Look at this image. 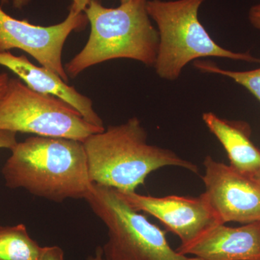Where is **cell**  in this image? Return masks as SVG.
<instances>
[{
    "label": "cell",
    "mask_w": 260,
    "mask_h": 260,
    "mask_svg": "<svg viewBox=\"0 0 260 260\" xmlns=\"http://www.w3.org/2000/svg\"><path fill=\"white\" fill-rule=\"evenodd\" d=\"M2 173L10 189L23 188L56 203L84 199L93 183L89 177L83 143L51 137H30L18 143Z\"/></svg>",
    "instance_id": "obj_1"
},
{
    "label": "cell",
    "mask_w": 260,
    "mask_h": 260,
    "mask_svg": "<svg viewBox=\"0 0 260 260\" xmlns=\"http://www.w3.org/2000/svg\"><path fill=\"white\" fill-rule=\"evenodd\" d=\"M90 181L120 191H135L150 173L177 167L198 174V168L169 149L148 143V134L138 118L109 126L83 142Z\"/></svg>",
    "instance_id": "obj_2"
},
{
    "label": "cell",
    "mask_w": 260,
    "mask_h": 260,
    "mask_svg": "<svg viewBox=\"0 0 260 260\" xmlns=\"http://www.w3.org/2000/svg\"><path fill=\"white\" fill-rule=\"evenodd\" d=\"M148 1L130 0L109 8L101 0H90L84 11L90 24V36L83 49L64 65L69 78L112 59H133L153 67L159 35L147 10Z\"/></svg>",
    "instance_id": "obj_3"
},
{
    "label": "cell",
    "mask_w": 260,
    "mask_h": 260,
    "mask_svg": "<svg viewBox=\"0 0 260 260\" xmlns=\"http://www.w3.org/2000/svg\"><path fill=\"white\" fill-rule=\"evenodd\" d=\"M205 0H148L147 10L157 25L159 46L153 68L162 79L174 81L191 61L219 57L260 63L249 53L224 49L212 39L198 18Z\"/></svg>",
    "instance_id": "obj_4"
},
{
    "label": "cell",
    "mask_w": 260,
    "mask_h": 260,
    "mask_svg": "<svg viewBox=\"0 0 260 260\" xmlns=\"http://www.w3.org/2000/svg\"><path fill=\"white\" fill-rule=\"evenodd\" d=\"M108 229L103 246L107 260H183L169 245L166 232L123 199L119 191L93 183L85 199Z\"/></svg>",
    "instance_id": "obj_5"
},
{
    "label": "cell",
    "mask_w": 260,
    "mask_h": 260,
    "mask_svg": "<svg viewBox=\"0 0 260 260\" xmlns=\"http://www.w3.org/2000/svg\"><path fill=\"white\" fill-rule=\"evenodd\" d=\"M0 130L83 142L105 128L90 124L59 98L35 91L12 78L0 99Z\"/></svg>",
    "instance_id": "obj_6"
},
{
    "label": "cell",
    "mask_w": 260,
    "mask_h": 260,
    "mask_svg": "<svg viewBox=\"0 0 260 260\" xmlns=\"http://www.w3.org/2000/svg\"><path fill=\"white\" fill-rule=\"evenodd\" d=\"M88 23L85 13L70 10L61 23L42 26L13 18L0 8V53L20 49L68 83L69 76L61 60L63 48L72 32L83 30Z\"/></svg>",
    "instance_id": "obj_7"
},
{
    "label": "cell",
    "mask_w": 260,
    "mask_h": 260,
    "mask_svg": "<svg viewBox=\"0 0 260 260\" xmlns=\"http://www.w3.org/2000/svg\"><path fill=\"white\" fill-rule=\"evenodd\" d=\"M203 164V194L220 223H260L259 183L210 155Z\"/></svg>",
    "instance_id": "obj_8"
},
{
    "label": "cell",
    "mask_w": 260,
    "mask_h": 260,
    "mask_svg": "<svg viewBox=\"0 0 260 260\" xmlns=\"http://www.w3.org/2000/svg\"><path fill=\"white\" fill-rule=\"evenodd\" d=\"M118 191L135 210L150 214L177 235L181 241L179 246L189 245L212 228L222 224L203 194L194 198L178 195L158 198L135 191Z\"/></svg>",
    "instance_id": "obj_9"
},
{
    "label": "cell",
    "mask_w": 260,
    "mask_h": 260,
    "mask_svg": "<svg viewBox=\"0 0 260 260\" xmlns=\"http://www.w3.org/2000/svg\"><path fill=\"white\" fill-rule=\"evenodd\" d=\"M206 260H260V223L215 225L194 242L176 249Z\"/></svg>",
    "instance_id": "obj_10"
},
{
    "label": "cell",
    "mask_w": 260,
    "mask_h": 260,
    "mask_svg": "<svg viewBox=\"0 0 260 260\" xmlns=\"http://www.w3.org/2000/svg\"><path fill=\"white\" fill-rule=\"evenodd\" d=\"M0 65L13 72L32 90L59 98L78 111L90 124L104 127V121L94 110L92 101L68 85L56 73L32 64L25 56H15L10 51L0 53Z\"/></svg>",
    "instance_id": "obj_11"
},
{
    "label": "cell",
    "mask_w": 260,
    "mask_h": 260,
    "mask_svg": "<svg viewBox=\"0 0 260 260\" xmlns=\"http://www.w3.org/2000/svg\"><path fill=\"white\" fill-rule=\"evenodd\" d=\"M203 119L223 145L231 167L251 177L260 172V149L251 141L247 124L222 119L212 112L204 113Z\"/></svg>",
    "instance_id": "obj_12"
},
{
    "label": "cell",
    "mask_w": 260,
    "mask_h": 260,
    "mask_svg": "<svg viewBox=\"0 0 260 260\" xmlns=\"http://www.w3.org/2000/svg\"><path fill=\"white\" fill-rule=\"evenodd\" d=\"M42 248L24 224L0 226V260H38Z\"/></svg>",
    "instance_id": "obj_13"
},
{
    "label": "cell",
    "mask_w": 260,
    "mask_h": 260,
    "mask_svg": "<svg viewBox=\"0 0 260 260\" xmlns=\"http://www.w3.org/2000/svg\"><path fill=\"white\" fill-rule=\"evenodd\" d=\"M203 73L223 75L234 80L252 93L260 102V68L249 71H232L222 69L211 61H198L194 64Z\"/></svg>",
    "instance_id": "obj_14"
},
{
    "label": "cell",
    "mask_w": 260,
    "mask_h": 260,
    "mask_svg": "<svg viewBox=\"0 0 260 260\" xmlns=\"http://www.w3.org/2000/svg\"><path fill=\"white\" fill-rule=\"evenodd\" d=\"M38 260H65L64 251L57 246H44Z\"/></svg>",
    "instance_id": "obj_15"
},
{
    "label": "cell",
    "mask_w": 260,
    "mask_h": 260,
    "mask_svg": "<svg viewBox=\"0 0 260 260\" xmlns=\"http://www.w3.org/2000/svg\"><path fill=\"white\" fill-rule=\"evenodd\" d=\"M17 133L7 130H0V149L7 148L12 150L17 143Z\"/></svg>",
    "instance_id": "obj_16"
},
{
    "label": "cell",
    "mask_w": 260,
    "mask_h": 260,
    "mask_svg": "<svg viewBox=\"0 0 260 260\" xmlns=\"http://www.w3.org/2000/svg\"><path fill=\"white\" fill-rule=\"evenodd\" d=\"M248 18L251 25L260 30V3L251 7L249 11Z\"/></svg>",
    "instance_id": "obj_17"
},
{
    "label": "cell",
    "mask_w": 260,
    "mask_h": 260,
    "mask_svg": "<svg viewBox=\"0 0 260 260\" xmlns=\"http://www.w3.org/2000/svg\"><path fill=\"white\" fill-rule=\"evenodd\" d=\"M90 2V0H72L70 10L74 12L76 14L84 13Z\"/></svg>",
    "instance_id": "obj_18"
},
{
    "label": "cell",
    "mask_w": 260,
    "mask_h": 260,
    "mask_svg": "<svg viewBox=\"0 0 260 260\" xmlns=\"http://www.w3.org/2000/svg\"><path fill=\"white\" fill-rule=\"evenodd\" d=\"M30 1L31 0H13V5L15 9L22 10L27 5H28ZM10 0H0L2 5L8 4Z\"/></svg>",
    "instance_id": "obj_19"
},
{
    "label": "cell",
    "mask_w": 260,
    "mask_h": 260,
    "mask_svg": "<svg viewBox=\"0 0 260 260\" xmlns=\"http://www.w3.org/2000/svg\"><path fill=\"white\" fill-rule=\"evenodd\" d=\"M9 80V75L7 73H3L0 74V99L3 97L6 91Z\"/></svg>",
    "instance_id": "obj_20"
},
{
    "label": "cell",
    "mask_w": 260,
    "mask_h": 260,
    "mask_svg": "<svg viewBox=\"0 0 260 260\" xmlns=\"http://www.w3.org/2000/svg\"><path fill=\"white\" fill-rule=\"evenodd\" d=\"M86 260H107L104 256L102 247L98 246L95 251V254L93 256H90Z\"/></svg>",
    "instance_id": "obj_21"
},
{
    "label": "cell",
    "mask_w": 260,
    "mask_h": 260,
    "mask_svg": "<svg viewBox=\"0 0 260 260\" xmlns=\"http://www.w3.org/2000/svg\"><path fill=\"white\" fill-rule=\"evenodd\" d=\"M183 260H206L205 259H203V258L199 257V256H194V257H188V256H186V258L185 259Z\"/></svg>",
    "instance_id": "obj_22"
},
{
    "label": "cell",
    "mask_w": 260,
    "mask_h": 260,
    "mask_svg": "<svg viewBox=\"0 0 260 260\" xmlns=\"http://www.w3.org/2000/svg\"><path fill=\"white\" fill-rule=\"evenodd\" d=\"M253 178H254V179H255L256 181H258L260 184V172L258 173L257 174H256V175Z\"/></svg>",
    "instance_id": "obj_23"
},
{
    "label": "cell",
    "mask_w": 260,
    "mask_h": 260,
    "mask_svg": "<svg viewBox=\"0 0 260 260\" xmlns=\"http://www.w3.org/2000/svg\"><path fill=\"white\" fill-rule=\"evenodd\" d=\"M129 1L130 0H120V3L121 4H124V3H128Z\"/></svg>",
    "instance_id": "obj_24"
}]
</instances>
